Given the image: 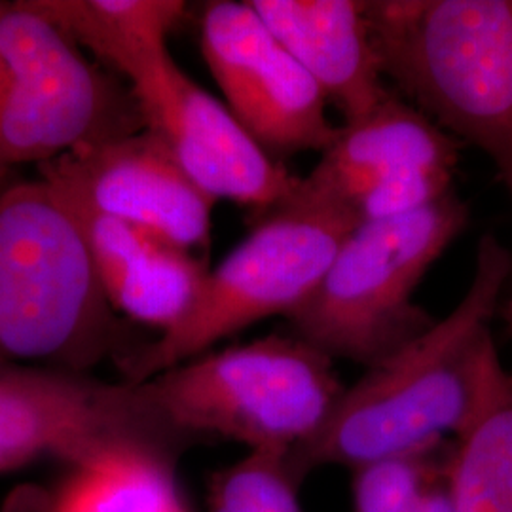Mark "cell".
<instances>
[{
  "label": "cell",
  "mask_w": 512,
  "mask_h": 512,
  "mask_svg": "<svg viewBox=\"0 0 512 512\" xmlns=\"http://www.w3.org/2000/svg\"><path fill=\"white\" fill-rule=\"evenodd\" d=\"M512 256L486 234L461 302L442 321L368 366L344 387L327 423L289 454L300 480L317 467H348L463 437L511 376L499 359L492 319Z\"/></svg>",
  "instance_id": "obj_1"
},
{
  "label": "cell",
  "mask_w": 512,
  "mask_h": 512,
  "mask_svg": "<svg viewBox=\"0 0 512 512\" xmlns=\"http://www.w3.org/2000/svg\"><path fill=\"white\" fill-rule=\"evenodd\" d=\"M110 308L80 220L44 179L0 192V368L120 366L141 340Z\"/></svg>",
  "instance_id": "obj_2"
},
{
  "label": "cell",
  "mask_w": 512,
  "mask_h": 512,
  "mask_svg": "<svg viewBox=\"0 0 512 512\" xmlns=\"http://www.w3.org/2000/svg\"><path fill=\"white\" fill-rule=\"evenodd\" d=\"M385 80L512 194V0H368Z\"/></svg>",
  "instance_id": "obj_3"
},
{
  "label": "cell",
  "mask_w": 512,
  "mask_h": 512,
  "mask_svg": "<svg viewBox=\"0 0 512 512\" xmlns=\"http://www.w3.org/2000/svg\"><path fill=\"white\" fill-rule=\"evenodd\" d=\"M359 222L349 203L302 177L293 194L260 215L253 232L209 270L183 321L118 366L122 380L147 382L258 321L287 319L315 291Z\"/></svg>",
  "instance_id": "obj_4"
},
{
  "label": "cell",
  "mask_w": 512,
  "mask_h": 512,
  "mask_svg": "<svg viewBox=\"0 0 512 512\" xmlns=\"http://www.w3.org/2000/svg\"><path fill=\"white\" fill-rule=\"evenodd\" d=\"M456 192L418 213L359 222L308 300L287 317L291 334L330 359L376 365L429 329L414 302L423 275L465 230Z\"/></svg>",
  "instance_id": "obj_5"
},
{
  "label": "cell",
  "mask_w": 512,
  "mask_h": 512,
  "mask_svg": "<svg viewBox=\"0 0 512 512\" xmlns=\"http://www.w3.org/2000/svg\"><path fill=\"white\" fill-rule=\"evenodd\" d=\"M148 397L196 439L293 454L329 420L346 385L334 361L294 334L211 349L147 382Z\"/></svg>",
  "instance_id": "obj_6"
},
{
  "label": "cell",
  "mask_w": 512,
  "mask_h": 512,
  "mask_svg": "<svg viewBox=\"0 0 512 512\" xmlns=\"http://www.w3.org/2000/svg\"><path fill=\"white\" fill-rule=\"evenodd\" d=\"M145 129L128 84L29 0H0V171Z\"/></svg>",
  "instance_id": "obj_7"
},
{
  "label": "cell",
  "mask_w": 512,
  "mask_h": 512,
  "mask_svg": "<svg viewBox=\"0 0 512 512\" xmlns=\"http://www.w3.org/2000/svg\"><path fill=\"white\" fill-rule=\"evenodd\" d=\"M198 440L143 384L61 368H0V475L40 461L82 469L141 452L184 454Z\"/></svg>",
  "instance_id": "obj_8"
},
{
  "label": "cell",
  "mask_w": 512,
  "mask_h": 512,
  "mask_svg": "<svg viewBox=\"0 0 512 512\" xmlns=\"http://www.w3.org/2000/svg\"><path fill=\"white\" fill-rule=\"evenodd\" d=\"M200 44L224 105L274 160L329 150L340 128L329 120L327 95L249 0L207 2Z\"/></svg>",
  "instance_id": "obj_9"
},
{
  "label": "cell",
  "mask_w": 512,
  "mask_h": 512,
  "mask_svg": "<svg viewBox=\"0 0 512 512\" xmlns=\"http://www.w3.org/2000/svg\"><path fill=\"white\" fill-rule=\"evenodd\" d=\"M129 88L145 129L215 202L230 200L264 215L302 183L256 143L222 101L184 73L173 55L156 61Z\"/></svg>",
  "instance_id": "obj_10"
},
{
  "label": "cell",
  "mask_w": 512,
  "mask_h": 512,
  "mask_svg": "<svg viewBox=\"0 0 512 512\" xmlns=\"http://www.w3.org/2000/svg\"><path fill=\"white\" fill-rule=\"evenodd\" d=\"M37 169L76 211L137 226L190 253L209 243L217 202L148 129L76 148Z\"/></svg>",
  "instance_id": "obj_11"
},
{
  "label": "cell",
  "mask_w": 512,
  "mask_h": 512,
  "mask_svg": "<svg viewBox=\"0 0 512 512\" xmlns=\"http://www.w3.org/2000/svg\"><path fill=\"white\" fill-rule=\"evenodd\" d=\"M277 42L353 124L393 92L368 18V0H249Z\"/></svg>",
  "instance_id": "obj_12"
},
{
  "label": "cell",
  "mask_w": 512,
  "mask_h": 512,
  "mask_svg": "<svg viewBox=\"0 0 512 512\" xmlns=\"http://www.w3.org/2000/svg\"><path fill=\"white\" fill-rule=\"evenodd\" d=\"M73 211L110 308L156 336L179 325L209 274L202 258L137 226Z\"/></svg>",
  "instance_id": "obj_13"
},
{
  "label": "cell",
  "mask_w": 512,
  "mask_h": 512,
  "mask_svg": "<svg viewBox=\"0 0 512 512\" xmlns=\"http://www.w3.org/2000/svg\"><path fill=\"white\" fill-rule=\"evenodd\" d=\"M29 4L128 86L171 54L167 42L186 14L183 0H29Z\"/></svg>",
  "instance_id": "obj_14"
},
{
  "label": "cell",
  "mask_w": 512,
  "mask_h": 512,
  "mask_svg": "<svg viewBox=\"0 0 512 512\" xmlns=\"http://www.w3.org/2000/svg\"><path fill=\"white\" fill-rule=\"evenodd\" d=\"M459 143L399 95H391L366 118L344 124L319 164L385 175L439 165L456 169Z\"/></svg>",
  "instance_id": "obj_15"
},
{
  "label": "cell",
  "mask_w": 512,
  "mask_h": 512,
  "mask_svg": "<svg viewBox=\"0 0 512 512\" xmlns=\"http://www.w3.org/2000/svg\"><path fill=\"white\" fill-rule=\"evenodd\" d=\"M184 454L141 452L71 469L52 512H192L179 482Z\"/></svg>",
  "instance_id": "obj_16"
},
{
  "label": "cell",
  "mask_w": 512,
  "mask_h": 512,
  "mask_svg": "<svg viewBox=\"0 0 512 512\" xmlns=\"http://www.w3.org/2000/svg\"><path fill=\"white\" fill-rule=\"evenodd\" d=\"M450 486L458 512H512V376L454 442Z\"/></svg>",
  "instance_id": "obj_17"
},
{
  "label": "cell",
  "mask_w": 512,
  "mask_h": 512,
  "mask_svg": "<svg viewBox=\"0 0 512 512\" xmlns=\"http://www.w3.org/2000/svg\"><path fill=\"white\" fill-rule=\"evenodd\" d=\"M456 440L385 456L353 469V512H412L450 471Z\"/></svg>",
  "instance_id": "obj_18"
},
{
  "label": "cell",
  "mask_w": 512,
  "mask_h": 512,
  "mask_svg": "<svg viewBox=\"0 0 512 512\" xmlns=\"http://www.w3.org/2000/svg\"><path fill=\"white\" fill-rule=\"evenodd\" d=\"M454 171L450 167L425 165L403 169L385 175L361 202L355 211L361 222L370 220L397 219L439 202L452 192Z\"/></svg>",
  "instance_id": "obj_19"
},
{
  "label": "cell",
  "mask_w": 512,
  "mask_h": 512,
  "mask_svg": "<svg viewBox=\"0 0 512 512\" xmlns=\"http://www.w3.org/2000/svg\"><path fill=\"white\" fill-rule=\"evenodd\" d=\"M54 495L52 490L38 484H21L14 488L0 505V512H52Z\"/></svg>",
  "instance_id": "obj_20"
},
{
  "label": "cell",
  "mask_w": 512,
  "mask_h": 512,
  "mask_svg": "<svg viewBox=\"0 0 512 512\" xmlns=\"http://www.w3.org/2000/svg\"><path fill=\"white\" fill-rule=\"evenodd\" d=\"M412 512H458L456 499H454L452 486H450V471H448V476H444L425 494V497L414 507Z\"/></svg>",
  "instance_id": "obj_21"
},
{
  "label": "cell",
  "mask_w": 512,
  "mask_h": 512,
  "mask_svg": "<svg viewBox=\"0 0 512 512\" xmlns=\"http://www.w3.org/2000/svg\"><path fill=\"white\" fill-rule=\"evenodd\" d=\"M18 177H14L12 173H4V171H0V192L8 186L10 183H14Z\"/></svg>",
  "instance_id": "obj_22"
},
{
  "label": "cell",
  "mask_w": 512,
  "mask_h": 512,
  "mask_svg": "<svg viewBox=\"0 0 512 512\" xmlns=\"http://www.w3.org/2000/svg\"><path fill=\"white\" fill-rule=\"evenodd\" d=\"M507 321H509V327L512 330V298L509 300V306H507Z\"/></svg>",
  "instance_id": "obj_23"
},
{
  "label": "cell",
  "mask_w": 512,
  "mask_h": 512,
  "mask_svg": "<svg viewBox=\"0 0 512 512\" xmlns=\"http://www.w3.org/2000/svg\"><path fill=\"white\" fill-rule=\"evenodd\" d=\"M209 512H230L226 511V509H222L219 505H213V503H209Z\"/></svg>",
  "instance_id": "obj_24"
}]
</instances>
